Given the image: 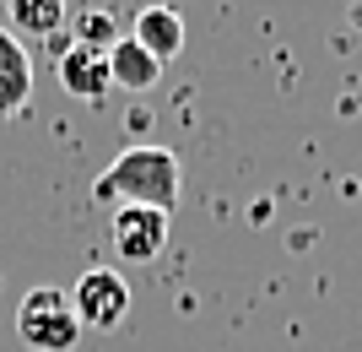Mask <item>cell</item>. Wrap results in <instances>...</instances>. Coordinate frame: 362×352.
<instances>
[{"mask_svg": "<svg viewBox=\"0 0 362 352\" xmlns=\"http://www.w3.org/2000/svg\"><path fill=\"white\" fill-rule=\"evenodd\" d=\"M184 195V169L168 147H130L92 179V200L119 212V206H157L173 212Z\"/></svg>", "mask_w": 362, "mask_h": 352, "instance_id": "obj_1", "label": "cell"}, {"mask_svg": "<svg viewBox=\"0 0 362 352\" xmlns=\"http://www.w3.org/2000/svg\"><path fill=\"white\" fill-rule=\"evenodd\" d=\"M16 336L28 352H71L81 341V320L71 309V293L60 288H33L16 304Z\"/></svg>", "mask_w": 362, "mask_h": 352, "instance_id": "obj_2", "label": "cell"}, {"mask_svg": "<svg viewBox=\"0 0 362 352\" xmlns=\"http://www.w3.org/2000/svg\"><path fill=\"white\" fill-rule=\"evenodd\" d=\"M71 309H76V320H81V331H114L130 314V282L114 266H92L71 288Z\"/></svg>", "mask_w": 362, "mask_h": 352, "instance_id": "obj_3", "label": "cell"}, {"mask_svg": "<svg viewBox=\"0 0 362 352\" xmlns=\"http://www.w3.org/2000/svg\"><path fill=\"white\" fill-rule=\"evenodd\" d=\"M108 244L124 266H151L168 249V212L157 206H119L108 217Z\"/></svg>", "mask_w": 362, "mask_h": 352, "instance_id": "obj_4", "label": "cell"}, {"mask_svg": "<svg viewBox=\"0 0 362 352\" xmlns=\"http://www.w3.org/2000/svg\"><path fill=\"white\" fill-rule=\"evenodd\" d=\"M33 103V55L11 28H0V125Z\"/></svg>", "mask_w": 362, "mask_h": 352, "instance_id": "obj_5", "label": "cell"}, {"mask_svg": "<svg viewBox=\"0 0 362 352\" xmlns=\"http://www.w3.org/2000/svg\"><path fill=\"white\" fill-rule=\"evenodd\" d=\"M60 87L81 103H98L108 92V49H87V44H65L60 49Z\"/></svg>", "mask_w": 362, "mask_h": 352, "instance_id": "obj_6", "label": "cell"}, {"mask_svg": "<svg viewBox=\"0 0 362 352\" xmlns=\"http://www.w3.org/2000/svg\"><path fill=\"white\" fill-rule=\"evenodd\" d=\"M130 38L146 49L157 65H168L173 55H184V16L173 6H141L130 22Z\"/></svg>", "mask_w": 362, "mask_h": 352, "instance_id": "obj_7", "label": "cell"}, {"mask_svg": "<svg viewBox=\"0 0 362 352\" xmlns=\"http://www.w3.org/2000/svg\"><path fill=\"white\" fill-rule=\"evenodd\" d=\"M163 81V65L151 60L136 38H114L108 44V87H124V92H151Z\"/></svg>", "mask_w": 362, "mask_h": 352, "instance_id": "obj_8", "label": "cell"}, {"mask_svg": "<svg viewBox=\"0 0 362 352\" xmlns=\"http://www.w3.org/2000/svg\"><path fill=\"white\" fill-rule=\"evenodd\" d=\"M11 11V33L16 38H60L65 16H71V0H6Z\"/></svg>", "mask_w": 362, "mask_h": 352, "instance_id": "obj_9", "label": "cell"}, {"mask_svg": "<svg viewBox=\"0 0 362 352\" xmlns=\"http://www.w3.org/2000/svg\"><path fill=\"white\" fill-rule=\"evenodd\" d=\"M76 33H81L76 44L108 49V44H114V16H108V11H92V16H81V22H76Z\"/></svg>", "mask_w": 362, "mask_h": 352, "instance_id": "obj_10", "label": "cell"}]
</instances>
